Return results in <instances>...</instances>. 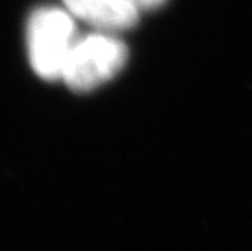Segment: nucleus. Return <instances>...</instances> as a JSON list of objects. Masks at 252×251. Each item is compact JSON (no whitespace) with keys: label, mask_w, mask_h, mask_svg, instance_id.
Masks as SVG:
<instances>
[{"label":"nucleus","mask_w":252,"mask_h":251,"mask_svg":"<svg viewBox=\"0 0 252 251\" xmlns=\"http://www.w3.org/2000/svg\"><path fill=\"white\" fill-rule=\"evenodd\" d=\"M76 26L70 11L41 8L28 23V49L35 73L47 80L62 77L74 39Z\"/></svg>","instance_id":"1"},{"label":"nucleus","mask_w":252,"mask_h":251,"mask_svg":"<svg viewBox=\"0 0 252 251\" xmlns=\"http://www.w3.org/2000/svg\"><path fill=\"white\" fill-rule=\"evenodd\" d=\"M127 61V47L112 35L94 34L74 42L62 77L74 91H89L112 79Z\"/></svg>","instance_id":"2"},{"label":"nucleus","mask_w":252,"mask_h":251,"mask_svg":"<svg viewBox=\"0 0 252 251\" xmlns=\"http://www.w3.org/2000/svg\"><path fill=\"white\" fill-rule=\"evenodd\" d=\"M63 3L73 15L103 31L133 28L141 9L133 0H63Z\"/></svg>","instance_id":"3"},{"label":"nucleus","mask_w":252,"mask_h":251,"mask_svg":"<svg viewBox=\"0 0 252 251\" xmlns=\"http://www.w3.org/2000/svg\"><path fill=\"white\" fill-rule=\"evenodd\" d=\"M133 2L139 6V8H145V9H151V8H157L162 5L165 0H133Z\"/></svg>","instance_id":"4"}]
</instances>
